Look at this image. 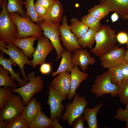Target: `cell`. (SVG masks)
<instances>
[{
    "label": "cell",
    "mask_w": 128,
    "mask_h": 128,
    "mask_svg": "<svg viewBox=\"0 0 128 128\" xmlns=\"http://www.w3.org/2000/svg\"><path fill=\"white\" fill-rule=\"evenodd\" d=\"M116 31L111 26L102 25L96 36L95 46L90 48V51L96 56L100 57L116 46Z\"/></svg>",
    "instance_id": "6da1fadb"
},
{
    "label": "cell",
    "mask_w": 128,
    "mask_h": 128,
    "mask_svg": "<svg viewBox=\"0 0 128 128\" xmlns=\"http://www.w3.org/2000/svg\"><path fill=\"white\" fill-rule=\"evenodd\" d=\"M7 0L0 1L2 8L0 14V40L7 45L12 43L18 38V30L14 23L10 18L7 10Z\"/></svg>",
    "instance_id": "7a4b0ae2"
},
{
    "label": "cell",
    "mask_w": 128,
    "mask_h": 128,
    "mask_svg": "<svg viewBox=\"0 0 128 128\" xmlns=\"http://www.w3.org/2000/svg\"><path fill=\"white\" fill-rule=\"evenodd\" d=\"M8 13L9 17L18 28V38H25L32 36L38 38L42 36V28L38 24L34 23L30 18L23 17L17 12Z\"/></svg>",
    "instance_id": "3957f363"
},
{
    "label": "cell",
    "mask_w": 128,
    "mask_h": 128,
    "mask_svg": "<svg viewBox=\"0 0 128 128\" xmlns=\"http://www.w3.org/2000/svg\"><path fill=\"white\" fill-rule=\"evenodd\" d=\"M111 75V73L108 70L96 77L91 91L96 97L105 94H110L113 97L117 95L119 86L112 82Z\"/></svg>",
    "instance_id": "277c9868"
},
{
    "label": "cell",
    "mask_w": 128,
    "mask_h": 128,
    "mask_svg": "<svg viewBox=\"0 0 128 128\" xmlns=\"http://www.w3.org/2000/svg\"><path fill=\"white\" fill-rule=\"evenodd\" d=\"M35 73L32 72L27 75L29 82L19 88L12 89L14 93H17L21 96L25 105L36 94L40 92L44 86V80L41 77L35 76Z\"/></svg>",
    "instance_id": "5b68a950"
},
{
    "label": "cell",
    "mask_w": 128,
    "mask_h": 128,
    "mask_svg": "<svg viewBox=\"0 0 128 128\" xmlns=\"http://www.w3.org/2000/svg\"><path fill=\"white\" fill-rule=\"evenodd\" d=\"M0 50L1 54L5 53L8 55L10 58L14 61L19 67L23 79L29 81L27 76L24 69L25 65H32L31 60L26 56L23 51L12 43L7 45L0 40Z\"/></svg>",
    "instance_id": "8992f818"
},
{
    "label": "cell",
    "mask_w": 128,
    "mask_h": 128,
    "mask_svg": "<svg viewBox=\"0 0 128 128\" xmlns=\"http://www.w3.org/2000/svg\"><path fill=\"white\" fill-rule=\"evenodd\" d=\"M88 104L85 97L81 96L76 93L71 103L69 102L66 105L65 111L62 116V120L63 121H67L69 125H72L74 120L82 114Z\"/></svg>",
    "instance_id": "52a82bcc"
},
{
    "label": "cell",
    "mask_w": 128,
    "mask_h": 128,
    "mask_svg": "<svg viewBox=\"0 0 128 128\" xmlns=\"http://www.w3.org/2000/svg\"><path fill=\"white\" fill-rule=\"evenodd\" d=\"M25 106L21 96L13 94L10 98L1 109L0 120L10 122L21 115Z\"/></svg>",
    "instance_id": "ba28073f"
},
{
    "label": "cell",
    "mask_w": 128,
    "mask_h": 128,
    "mask_svg": "<svg viewBox=\"0 0 128 128\" xmlns=\"http://www.w3.org/2000/svg\"><path fill=\"white\" fill-rule=\"evenodd\" d=\"M38 24L43 30V35L49 39L54 46L57 54L56 60H60L65 50L60 42V33L59 27L60 24H55L43 20L40 21Z\"/></svg>",
    "instance_id": "9c48e42d"
},
{
    "label": "cell",
    "mask_w": 128,
    "mask_h": 128,
    "mask_svg": "<svg viewBox=\"0 0 128 128\" xmlns=\"http://www.w3.org/2000/svg\"><path fill=\"white\" fill-rule=\"evenodd\" d=\"M62 23L59 27L60 33V40L62 44L67 50L73 52L82 47L78 42V38L71 32L70 26L68 23L67 17H63Z\"/></svg>",
    "instance_id": "30bf717a"
},
{
    "label": "cell",
    "mask_w": 128,
    "mask_h": 128,
    "mask_svg": "<svg viewBox=\"0 0 128 128\" xmlns=\"http://www.w3.org/2000/svg\"><path fill=\"white\" fill-rule=\"evenodd\" d=\"M38 40L37 47L32 55L33 59L31 60L33 68L45 63L47 55L54 48L52 42L45 36L43 35Z\"/></svg>",
    "instance_id": "8fae6325"
},
{
    "label": "cell",
    "mask_w": 128,
    "mask_h": 128,
    "mask_svg": "<svg viewBox=\"0 0 128 128\" xmlns=\"http://www.w3.org/2000/svg\"><path fill=\"white\" fill-rule=\"evenodd\" d=\"M49 90L47 104L50 110V118L52 120L55 117L61 119L64 109L62 101L67 97L63 96L50 85L48 86Z\"/></svg>",
    "instance_id": "7c38bea8"
},
{
    "label": "cell",
    "mask_w": 128,
    "mask_h": 128,
    "mask_svg": "<svg viewBox=\"0 0 128 128\" xmlns=\"http://www.w3.org/2000/svg\"><path fill=\"white\" fill-rule=\"evenodd\" d=\"M126 50L123 48L116 45L100 57L101 65L104 68L108 69L122 63Z\"/></svg>",
    "instance_id": "4fadbf2b"
},
{
    "label": "cell",
    "mask_w": 128,
    "mask_h": 128,
    "mask_svg": "<svg viewBox=\"0 0 128 128\" xmlns=\"http://www.w3.org/2000/svg\"><path fill=\"white\" fill-rule=\"evenodd\" d=\"M72 55L71 61L75 66H79L82 71L85 72L88 69V66L92 65L96 62L94 57H92L87 49H78Z\"/></svg>",
    "instance_id": "5bb4252c"
},
{
    "label": "cell",
    "mask_w": 128,
    "mask_h": 128,
    "mask_svg": "<svg viewBox=\"0 0 128 128\" xmlns=\"http://www.w3.org/2000/svg\"><path fill=\"white\" fill-rule=\"evenodd\" d=\"M69 73L65 71L59 73L51 82L50 85L63 96L67 98L70 88Z\"/></svg>",
    "instance_id": "9a60e30c"
},
{
    "label": "cell",
    "mask_w": 128,
    "mask_h": 128,
    "mask_svg": "<svg viewBox=\"0 0 128 128\" xmlns=\"http://www.w3.org/2000/svg\"><path fill=\"white\" fill-rule=\"evenodd\" d=\"M100 3L108 8L110 12H115L119 17L126 20L128 14V0H99Z\"/></svg>",
    "instance_id": "2e32d148"
},
{
    "label": "cell",
    "mask_w": 128,
    "mask_h": 128,
    "mask_svg": "<svg viewBox=\"0 0 128 128\" xmlns=\"http://www.w3.org/2000/svg\"><path fill=\"white\" fill-rule=\"evenodd\" d=\"M70 88L67 98L69 100H72L77 89L82 82L87 78L88 74L85 72L81 71L78 66H74L70 72Z\"/></svg>",
    "instance_id": "e0dca14e"
},
{
    "label": "cell",
    "mask_w": 128,
    "mask_h": 128,
    "mask_svg": "<svg viewBox=\"0 0 128 128\" xmlns=\"http://www.w3.org/2000/svg\"><path fill=\"white\" fill-rule=\"evenodd\" d=\"M25 105L23 108L21 115L29 125L41 110V105L34 97H32Z\"/></svg>",
    "instance_id": "ac0fdd59"
},
{
    "label": "cell",
    "mask_w": 128,
    "mask_h": 128,
    "mask_svg": "<svg viewBox=\"0 0 128 128\" xmlns=\"http://www.w3.org/2000/svg\"><path fill=\"white\" fill-rule=\"evenodd\" d=\"M38 38L34 36L25 38H17L12 43L22 50L25 55L31 59L36 49L33 47V44Z\"/></svg>",
    "instance_id": "d6986e66"
},
{
    "label": "cell",
    "mask_w": 128,
    "mask_h": 128,
    "mask_svg": "<svg viewBox=\"0 0 128 128\" xmlns=\"http://www.w3.org/2000/svg\"><path fill=\"white\" fill-rule=\"evenodd\" d=\"M63 11L62 5L60 1L55 0L43 20L55 24L59 23L62 20Z\"/></svg>",
    "instance_id": "ffe728a7"
},
{
    "label": "cell",
    "mask_w": 128,
    "mask_h": 128,
    "mask_svg": "<svg viewBox=\"0 0 128 128\" xmlns=\"http://www.w3.org/2000/svg\"><path fill=\"white\" fill-rule=\"evenodd\" d=\"M103 105V103L101 102L92 108L90 109L86 107L84 109L82 114L87 122L88 128H99L97 119V114Z\"/></svg>",
    "instance_id": "44dd1931"
},
{
    "label": "cell",
    "mask_w": 128,
    "mask_h": 128,
    "mask_svg": "<svg viewBox=\"0 0 128 128\" xmlns=\"http://www.w3.org/2000/svg\"><path fill=\"white\" fill-rule=\"evenodd\" d=\"M0 64L7 70L11 74V76L18 82L20 87H22L28 83L27 81L20 78V74L19 73H16L14 71L12 65L15 66L17 64L10 58L7 59L4 57L1 54L0 55Z\"/></svg>",
    "instance_id": "7402d4cb"
},
{
    "label": "cell",
    "mask_w": 128,
    "mask_h": 128,
    "mask_svg": "<svg viewBox=\"0 0 128 128\" xmlns=\"http://www.w3.org/2000/svg\"><path fill=\"white\" fill-rule=\"evenodd\" d=\"M72 52L64 50L62 55L61 60L59 67L56 71L51 74L52 77H54L63 72H71L74 66L71 61Z\"/></svg>",
    "instance_id": "603a6c76"
},
{
    "label": "cell",
    "mask_w": 128,
    "mask_h": 128,
    "mask_svg": "<svg viewBox=\"0 0 128 128\" xmlns=\"http://www.w3.org/2000/svg\"><path fill=\"white\" fill-rule=\"evenodd\" d=\"M52 120L41 110L29 124L28 128H53Z\"/></svg>",
    "instance_id": "cb8c5ba5"
},
{
    "label": "cell",
    "mask_w": 128,
    "mask_h": 128,
    "mask_svg": "<svg viewBox=\"0 0 128 128\" xmlns=\"http://www.w3.org/2000/svg\"><path fill=\"white\" fill-rule=\"evenodd\" d=\"M69 26L71 32L78 39L83 36L89 29L82 21L74 17L71 20Z\"/></svg>",
    "instance_id": "d4e9b609"
},
{
    "label": "cell",
    "mask_w": 128,
    "mask_h": 128,
    "mask_svg": "<svg viewBox=\"0 0 128 128\" xmlns=\"http://www.w3.org/2000/svg\"><path fill=\"white\" fill-rule=\"evenodd\" d=\"M97 32L96 31L89 28L83 36L78 39L79 44L83 48H92V45L96 42L95 37Z\"/></svg>",
    "instance_id": "484cf974"
},
{
    "label": "cell",
    "mask_w": 128,
    "mask_h": 128,
    "mask_svg": "<svg viewBox=\"0 0 128 128\" xmlns=\"http://www.w3.org/2000/svg\"><path fill=\"white\" fill-rule=\"evenodd\" d=\"M9 72L2 65L0 66V86L10 87L14 88L18 86L14 80L9 75Z\"/></svg>",
    "instance_id": "4316f807"
},
{
    "label": "cell",
    "mask_w": 128,
    "mask_h": 128,
    "mask_svg": "<svg viewBox=\"0 0 128 128\" xmlns=\"http://www.w3.org/2000/svg\"><path fill=\"white\" fill-rule=\"evenodd\" d=\"M7 10L8 13H18L21 16L26 17V12L23 8L22 0H7Z\"/></svg>",
    "instance_id": "83f0119b"
},
{
    "label": "cell",
    "mask_w": 128,
    "mask_h": 128,
    "mask_svg": "<svg viewBox=\"0 0 128 128\" xmlns=\"http://www.w3.org/2000/svg\"><path fill=\"white\" fill-rule=\"evenodd\" d=\"M109 12L106 6L100 3L88 10V14L92 15L100 21L108 15Z\"/></svg>",
    "instance_id": "f1b7e54d"
},
{
    "label": "cell",
    "mask_w": 128,
    "mask_h": 128,
    "mask_svg": "<svg viewBox=\"0 0 128 128\" xmlns=\"http://www.w3.org/2000/svg\"><path fill=\"white\" fill-rule=\"evenodd\" d=\"M81 21L90 28L98 32L100 29L102 25L100 21L91 14H88L81 18Z\"/></svg>",
    "instance_id": "f546056e"
},
{
    "label": "cell",
    "mask_w": 128,
    "mask_h": 128,
    "mask_svg": "<svg viewBox=\"0 0 128 128\" xmlns=\"http://www.w3.org/2000/svg\"><path fill=\"white\" fill-rule=\"evenodd\" d=\"M121 63L115 66L108 69L111 73V79L112 82L118 86L120 84L123 79Z\"/></svg>",
    "instance_id": "4dcf8cb0"
},
{
    "label": "cell",
    "mask_w": 128,
    "mask_h": 128,
    "mask_svg": "<svg viewBox=\"0 0 128 128\" xmlns=\"http://www.w3.org/2000/svg\"><path fill=\"white\" fill-rule=\"evenodd\" d=\"M24 5L26 9V18H30L33 22L38 23L39 21L35 11L34 0H25Z\"/></svg>",
    "instance_id": "1f68e13d"
},
{
    "label": "cell",
    "mask_w": 128,
    "mask_h": 128,
    "mask_svg": "<svg viewBox=\"0 0 128 128\" xmlns=\"http://www.w3.org/2000/svg\"><path fill=\"white\" fill-rule=\"evenodd\" d=\"M119 89L117 95L121 102L126 105L128 103V80L123 79L118 86Z\"/></svg>",
    "instance_id": "d6a6232c"
},
{
    "label": "cell",
    "mask_w": 128,
    "mask_h": 128,
    "mask_svg": "<svg viewBox=\"0 0 128 128\" xmlns=\"http://www.w3.org/2000/svg\"><path fill=\"white\" fill-rule=\"evenodd\" d=\"M10 87H0V109H1L10 98L13 94Z\"/></svg>",
    "instance_id": "836d02e7"
},
{
    "label": "cell",
    "mask_w": 128,
    "mask_h": 128,
    "mask_svg": "<svg viewBox=\"0 0 128 128\" xmlns=\"http://www.w3.org/2000/svg\"><path fill=\"white\" fill-rule=\"evenodd\" d=\"M29 125L21 115L9 122L7 128H28Z\"/></svg>",
    "instance_id": "e575fe53"
},
{
    "label": "cell",
    "mask_w": 128,
    "mask_h": 128,
    "mask_svg": "<svg viewBox=\"0 0 128 128\" xmlns=\"http://www.w3.org/2000/svg\"><path fill=\"white\" fill-rule=\"evenodd\" d=\"M125 105V109L120 107L117 110L114 118L121 121L125 122L128 120V103Z\"/></svg>",
    "instance_id": "d590c367"
},
{
    "label": "cell",
    "mask_w": 128,
    "mask_h": 128,
    "mask_svg": "<svg viewBox=\"0 0 128 128\" xmlns=\"http://www.w3.org/2000/svg\"><path fill=\"white\" fill-rule=\"evenodd\" d=\"M36 13L39 21L43 20L44 18L47 14L48 10L39 4L37 2L34 3Z\"/></svg>",
    "instance_id": "8d00e7d4"
},
{
    "label": "cell",
    "mask_w": 128,
    "mask_h": 128,
    "mask_svg": "<svg viewBox=\"0 0 128 128\" xmlns=\"http://www.w3.org/2000/svg\"><path fill=\"white\" fill-rule=\"evenodd\" d=\"M85 121L84 117L82 114L76 118L73 121V128H85L84 124Z\"/></svg>",
    "instance_id": "74e56055"
},
{
    "label": "cell",
    "mask_w": 128,
    "mask_h": 128,
    "mask_svg": "<svg viewBox=\"0 0 128 128\" xmlns=\"http://www.w3.org/2000/svg\"><path fill=\"white\" fill-rule=\"evenodd\" d=\"M116 39L119 43L121 44L127 43L128 42V35L125 32H119L116 36Z\"/></svg>",
    "instance_id": "f35d334b"
},
{
    "label": "cell",
    "mask_w": 128,
    "mask_h": 128,
    "mask_svg": "<svg viewBox=\"0 0 128 128\" xmlns=\"http://www.w3.org/2000/svg\"><path fill=\"white\" fill-rule=\"evenodd\" d=\"M40 71L42 75H46L50 73L51 71L50 64L48 63H44L41 65Z\"/></svg>",
    "instance_id": "ab89813d"
},
{
    "label": "cell",
    "mask_w": 128,
    "mask_h": 128,
    "mask_svg": "<svg viewBox=\"0 0 128 128\" xmlns=\"http://www.w3.org/2000/svg\"><path fill=\"white\" fill-rule=\"evenodd\" d=\"M55 0H37L39 4L48 10L51 7Z\"/></svg>",
    "instance_id": "60d3db41"
},
{
    "label": "cell",
    "mask_w": 128,
    "mask_h": 128,
    "mask_svg": "<svg viewBox=\"0 0 128 128\" xmlns=\"http://www.w3.org/2000/svg\"><path fill=\"white\" fill-rule=\"evenodd\" d=\"M121 67L123 79L128 80V63L123 61L121 63Z\"/></svg>",
    "instance_id": "b9f144b4"
},
{
    "label": "cell",
    "mask_w": 128,
    "mask_h": 128,
    "mask_svg": "<svg viewBox=\"0 0 128 128\" xmlns=\"http://www.w3.org/2000/svg\"><path fill=\"white\" fill-rule=\"evenodd\" d=\"M59 118L57 117H55L52 120V125L53 127L54 128H62L63 127L59 123Z\"/></svg>",
    "instance_id": "7bdbcfd3"
},
{
    "label": "cell",
    "mask_w": 128,
    "mask_h": 128,
    "mask_svg": "<svg viewBox=\"0 0 128 128\" xmlns=\"http://www.w3.org/2000/svg\"><path fill=\"white\" fill-rule=\"evenodd\" d=\"M9 123L7 120H0V128H7Z\"/></svg>",
    "instance_id": "ee69618b"
},
{
    "label": "cell",
    "mask_w": 128,
    "mask_h": 128,
    "mask_svg": "<svg viewBox=\"0 0 128 128\" xmlns=\"http://www.w3.org/2000/svg\"><path fill=\"white\" fill-rule=\"evenodd\" d=\"M119 16L115 12L113 13L111 16V19L113 23L117 21L119 18Z\"/></svg>",
    "instance_id": "f6af8a7d"
},
{
    "label": "cell",
    "mask_w": 128,
    "mask_h": 128,
    "mask_svg": "<svg viewBox=\"0 0 128 128\" xmlns=\"http://www.w3.org/2000/svg\"><path fill=\"white\" fill-rule=\"evenodd\" d=\"M123 61L128 63V49L126 50L123 58Z\"/></svg>",
    "instance_id": "bcb514c9"
},
{
    "label": "cell",
    "mask_w": 128,
    "mask_h": 128,
    "mask_svg": "<svg viewBox=\"0 0 128 128\" xmlns=\"http://www.w3.org/2000/svg\"><path fill=\"white\" fill-rule=\"evenodd\" d=\"M126 122V128H128V120Z\"/></svg>",
    "instance_id": "7dc6e473"
},
{
    "label": "cell",
    "mask_w": 128,
    "mask_h": 128,
    "mask_svg": "<svg viewBox=\"0 0 128 128\" xmlns=\"http://www.w3.org/2000/svg\"><path fill=\"white\" fill-rule=\"evenodd\" d=\"M126 48L127 49H128V42L127 43Z\"/></svg>",
    "instance_id": "c3c4849f"
},
{
    "label": "cell",
    "mask_w": 128,
    "mask_h": 128,
    "mask_svg": "<svg viewBox=\"0 0 128 128\" xmlns=\"http://www.w3.org/2000/svg\"><path fill=\"white\" fill-rule=\"evenodd\" d=\"M128 19V14L127 15L126 17V19Z\"/></svg>",
    "instance_id": "681fc988"
}]
</instances>
